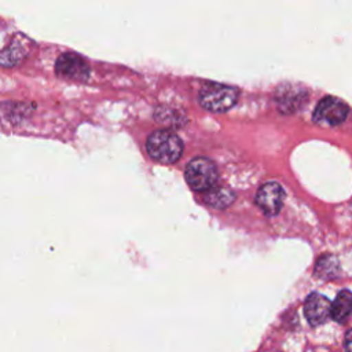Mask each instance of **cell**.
Wrapping results in <instances>:
<instances>
[{"label": "cell", "mask_w": 352, "mask_h": 352, "mask_svg": "<svg viewBox=\"0 0 352 352\" xmlns=\"http://www.w3.org/2000/svg\"><path fill=\"white\" fill-rule=\"evenodd\" d=\"M146 147L153 160L165 165L175 164L183 153V143L180 138L168 129L154 131L148 136Z\"/></svg>", "instance_id": "1"}, {"label": "cell", "mask_w": 352, "mask_h": 352, "mask_svg": "<svg viewBox=\"0 0 352 352\" xmlns=\"http://www.w3.org/2000/svg\"><path fill=\"white\" fill-rule=\"evenodd\" d=\"M238 96L239 92L235 87L220 82H206L201 88L198 99L204 109L209 111L223 113L236 103Z\"/></svg>", "instance_id": "2"}, {"label": "cell", "mask_w": 352, "mask_h": 352, "mask_svg": "<svg viewBox=\"0 0 352 352\" xmlns=\"http://www.w3.org/2000/svg\"><path fill=\"white\" fill-rule=\"evenodd\" d=\"M186 182L195 191L210 190L217 180V166L209 158L198 157L191 160L186 166Z\"/></svg>", "instance_id": "3"}, {"label": "cell", "mask_w": 352, "mask_h": 352, "mask_svg": "<svg viewBox=\"0 0 352 352\" xmlns=\"http://www.w3.org/2000/svg\"><path fill=\"white\" fill-rule=\"evenodd\" d=\"M55 72L59 77L74 81H87L89 77V66L87 60L74 52L59 55L55 63Z\"/></svg>", "instance_id": "4"}, {"label": "cell", "mask_w": 352, "mask_h": 352, "mask_svg": "<svg viewBox=\"0 0 352 352\" xmlns=\"http://www.w3.org/2000/svg\"><path fill=\"white\" fill-rule=\"evenodd\" d=\"M348 106L341 99L334 96L323 98L314 113V120L322 125L341 124L348 116Z\"/></svg>", "instance_id": "5"}, {"label": "cell", "mask_w": 352, "mask_h": 352, "mask_svg": "<svg viewBox=\"0 0 352 352\" xmlns=\"http://www.w3.org/2000/svg\"><path fill=\"white\" fill-rule=\"evenodd\" d=\"M283 187L276 182L264 183L256 194V202L267 216H274L279 213L283 205Z\"/></svg>", "instance_id": "6"}, {"label": "cell", "mask_w": 352, "mask_h": 352, "mask_svg": "<svg viewBox=\"0 0 352 352\" xmlns=\"http://www.w3.org/2000/svg\"><path fill=\"white\" fill-rule=\"evenodd\" d=\"M331 311V302L320 293H311L304 302V314L311 326L323 324Z\"/></svg>", "instance_id": "7"}, {"label": "cell", "mask_w": 352, "mask_h": 352, "mask_svg": "<svg viewBox=\"0 0 352 352\" xmlns=\"http://www.w3.org/2000/svg\"><path fill=\"white\" fill-rule=\"evenodd\" d=\"M32 43L23 34H15L10 43V45L0 54V63L3 66H12L19 63L30 51Z\"/></svg>", "instance_id": "8"}, {"label": "cell", "mask_w": 352, "mask_h": 352, "mask_svg": "<svg viewBox=\"0 0 352 352\" xmlns=\"http://www.w3.org/2000/svg\"><path fill=\"white\" fill-rule=\"evenodd\" d=\"M352 314V292L351 290H341L334 302L331 304V311H330V316L338 322V323H344L349 315Z\"/></svg>", "instance_id": "9"}, {"label": "cell", "mask_w": 352, "mask_h": 352, "mask_svg": "<svg viewBox=\"0 0 352 352\" xmlns=\"http://www.w3.org/2000/svg\"><path fill=\"white\" fill-rule=\"evenodd\" d=\"M235 199V194L227 188V187H216V188H210L208 191V194L205 195V201L208 205L214 206V208H227L228 205H231Z\"/></svg>", "instance_id": "10"}, {"label": "cell", "mask_w": 352, "mask_h": 352, "mask_svg": "<svg viewBox=\"0 0 352 352\" xmlns=\"http://www.w3.org/2000/svg\"><path fill=\"white\" fill-rule=\"evenodd\" d=\"M338 271H340V264L334 256L320 257L315 267L316 276H319L322 279H331V278L337 276Z\"/></svg>", "instance_id": "11"}, {"label": "cell", "mask_w": 352, "mask_h": 352, "mask_svg": "<svg viewBox=\"0 0 352 352\" xmlns=\"http://www.w3.org/2000/svg\"><path fill=\"white\" fill-rule=\"evenodd\" d=\"M344 348H345V352H352V330H349V331L345 333V337H344Z\"/></svg>", "instance_id": "12"}]
</instances>
